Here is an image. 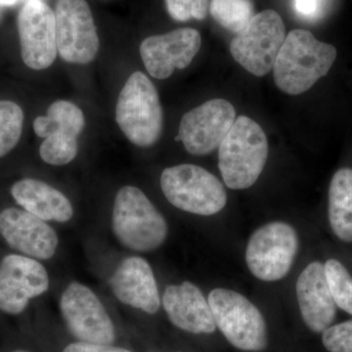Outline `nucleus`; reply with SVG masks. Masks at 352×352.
I'll return each instance as SVG.
<instances>
[{
  "label": "nucleus",
  "mask_w": 352,
  "mask_h": 352,
  "mask_svg": "<svg viewBox=\"0 0 352 352\" xmlns=\"http://www.w3.org/2000/svg\"><path fill=\"white\" fill-rule=\"evenodd\" d=\"M337 55L332 44L322 43L307 30H294L285 38L275 60L274 82L284 94H305L327 75Z\"/></svg>",
  "instance_id": "nucleus-1"
},
{
  "label": "nucleus",
  "mask_w": 352,
  "mask_h": 352,
  "mask_svg": "<svg viewBox=\"0 0 352 352\" xmlns=\"http://www.w3.org/2000/svg\"><path fill=\"white\" fill-rule=\"evenodd\" d=\"M268 159V141L258 122L247 116L236 118L219 148V168L231 190L251 188Z\"/></svg>",
  "instance_id": "nucleus-2"
},
{
  "label": "nucleus",
  "mask_w": 352,
  "mask_h": 352,
  "mask_svg": "<svg viewBox=\"0 0 352 352\" xmlns=\"http://www.w3.org/2000/svg\"><path fill=\"white\" fill-rule=\"evenodd\" d=\"M112 228L120 244L131 251L160 249L168 235L166 219L138 187L124 186L113 201Z\"/></svg>",
  "instance_id": "nucleus-3"
},
{
  "label": "nucleus",
  "mask_w": 352,
  "mask_h": 352,
  "mask_svg": "<svg viewBox=\"0 0 352 352\" xmlns=\"http://www.w3.org/2000/svg\"><path fill=\"white\" fill-rule=\"evenodd\" d=\"M300 248V234L293 224L271 220L250 235L245 249V266L258 281H281L291 272Z\"/></svg>",
  "instance_id": "nucleus-4"
},
{
  "label": "nucleus",
  "mask_w": 352,
  "mask_h": 352,
  "mask_svg": "<svg viewBox=\"0 0 352 352\" xmlns=\"http://www.w3.org/2000/svg\"><path fill=\"white\" fill-rule=\"evenodd\" d=\"M208 300L217 329L231 346L248 352H261L267 347V324L249 298L235 289L219 287L208 293Z\"/></svg>",
  "instance_id": "nucleus-5"
},
{
  "label": "nucleus",
  "mask_w": 352,
  "mask_h": 352,
  "mask_svg": "<svg viewBox=\"0 0 352 352\" xmlns=\"http://www.w3.org/2000/svg\"><path fill=\"white\" fill-rule=\"evenodd\" d=\"M116 120L126 138L139 147H151L161 138L163 109L156 87L142 72L132 74L122 87Z\"/></svg>",
  "instance_id": "nucleus-6"
},
{
  "label": "nucleus",
  "mask_w": 352,
  "mask_h": 352,
  "mask_svg": "<svg viewBox=\"0 0 352 352\" xmlns=\"http://www.w3.org/2000/svg\"><path fill=\"white\" fill-rule=\"evenodd\" d=\"M161 188L173 207L200 217L220 214L228 201L223 183L196 164H177L164 168Z\"/></svg>",
  "instance_id": "nucleus-7"
},
{
  "label": "nucleus",
  "mask_w": 352,
  "mask_h": 352,
  "mask_svg": "<svg viewBox=\"0 0 352 352\" xmlns=\"http://www.w3.org/2000/svg\"><path fill=\"white\" fill-rule=\"evenodd\" d=\"M286 38L281 16L274 10L256 14L230 44L231 55L249 73L263 76L270 73Z\"/></svg>",
  "instance_id": "nucleus-8"
},
{
  "label": "nucleus",
  "mask_w": 352,
  "mask_h": 352,
  "mask_svg": "<svg viewBox=\"0 0 352 352\" xmlns=\"http://www.w3.org/2000/svg\"><path fill=\"white\" fill-rule=\"evenodd\" d=\"M85 126V115L72 102L59 100L51 104L46 116L36 118L34 131L44 138L39 155L46 164L65 166L78 155V138Z\"/></svg>",
  "instance_id": "nucleus-9"
},
{
  "label": "nucleus",
  "mask_w": 352,
  "mask_h": 352,
  "mask_svg": "<svg viewBox=\"0 0 352 352\" xmlns=\"http://www.w3.org/2000/svg\"><path fill=\"white\" fill-rule=\"evenodd\" d=\"M60 311L69 333L78 342L112 344L115 326L98 296L92 289L72 282L60 298Z\"/></svg>",
  "instance_id": "nucleus-10"
},
{
  "label": "nucleus",
  "mask_w": 352,
  "mask_h": 352,
  "mask_svg": "<svg viewBox=\"0 0 352 352\" xmlns=\"http://www.w3.org/2000/svg\"><path fill=\"white\" fill-rule=\"evenodd\" d=\"M57 50L65 61L85 65L98 53V34L85 0H57L55 8Z\"/></svg>",
  "instance_id": "nucleus-11"
},
{
  "label": "nucleus",
  "mask_w": 352,
  "mask_h": 352,
  "mask_svg": "<svg viewBox=\"0 0 352 352\" xmlns=\"http://www.w3.org/2000/svg\"><path fill=\"white\" fill-rule=\"evenodd\" d=\"M236 120L230 102L212 99L183 116L176 141H182L186 151L205 156L219 149Z\"/></svg>",
  "instance_id": "nucleus-12"
},
{
  "label": "nucleus",
  "mask_w": 352,
  "mask_h": 352,
  "mask_svg": "<svg viewBox=\"0 0 352 352\" xmlns=\"http://www.w3.org/2000/svg\"><path fill=\"white\" fill-rule=\"evenodd\" d=\"M50 288L47 271L36 259L8 254L0 261V310L18 315Z\"/></svg>",
  "instance_id": "nucleus-13"
},
{
  "label": "nucleus",
  "mask_w": 352,
  "mask_h": 352,
  "mask_svg": "<svg viewBox=\"0 0 352 352\" xmlns=\"http://www.w3.org/2000/svg\"><path fill=\"white\" fill-rule=\"evenodd\" d=\"M23 61L32 69L50 68L57 56L55 14L41 0H29L17 20Z\"/></svg>",
  "instance_id": "nucleus-14"
},
{
  "label": "nucleus",
  "mask_w": 352,
  "mask_h": 352,
  "mask_svg": "<svg viewBox=\"0 0 352 352\" xmlns=\"http://www.w3.org/2000/svg\"><path fill=\"white\" fill-rule=\"evenodd\" d=\"M201 45L200 32L191 28H183L144 39L140 45V55L153 78L166 80L176 69L187 68Z\"/></svg>",
  "instance_id": "nucleus-15"
},
{
  "label": "nucleus",
  "mask_w": 352,
  "mask_h": 352,
  "mask_svg": "<svg viewBox=\"0 0 352 352\" xmlns=\"http://www.w3.org/2000/svg\"><path fill=\"white\" fill-rule=\"evenodd\" d=\"M0 234L15 251L41 261L54 256L59 244L52 227L24 208H8L0 212Z\"/></svg>",
  "instance_id": "nucleus-16"
},
{
  "label": "nucleus",
  "mask_w": 352,
  "mask_h": 352,
  "mask_svg": "<svg viewBox=\"0 0 352 352\" xmlns=\"http://www.w3.org/2000/svg\"><path fill=\"white\" fill-rule=\"evenodd\" d=\"M296 296L305 325L315 333H322L335 323L338 307L333 302L324 263H308L296 278Z\"/></svg>",
  "instance_id": "nucleus-17"
},
{
  "label": "nucleus",
  "mask_w": 352,
  "mask_h": 352,
  "mask_svg": "<svg viewBox=\"0 0 352 352\" xmlns=\"http://www.w3.org/2000/svg\"><path fill=\"white\" fill-rule=\"evenodd\" d=\"M162 305L170 323L184 332L210 335L217 331L208 296L192 282L166 286Z\"/></svg>",
  "instance_id": "nucleus-18"
},
{
  "label": "nucleus",
  "mask_w": 352,
  "mask_h": 352,
  "mask_svg": "<svg viewBox=\"0 0 352 352\" xmlns=\"http://www.w3.org/2000/svg\"><path fill=\"white\" fill-rule=\"evenodd\" d=\"M110 287L120 302L145 314H156L162 307L154 271L140 256L124 259L111 277Z\"/></svg>",
  "instance_id": "nucleus-19"
},
{
  "label": "nucleus",
  "mask_w": 352,
  "mask_h": 352,
  "mask_svg": "<svg viewBox=\"0 0 352 352\" xmlns=\"http://www.w3.org/2000/svg\"><path fill=\"white\" fill-rule=\"evenodd\" d=\"M11 194L21 207L44 221L65 223L73 217L74 208L69 199L41 180H20L13 185Z\"/></svg>",
  "instance_id": "nucleus-20"
},
{
  "label": "nucleus",
  "mask_w": 352,
  "mask_h": 352,
  "mask_svg": "<svg viewBox=\"0 0 352 352\" xmlns=\"http://www.w3.org/2000/svg\"><path fill=\"white\" fill-rule=\"evenodd\" d=\"M328 222L338 240L352 244V168H340L328 190Z\"/></svg>",
  "instance_id": "nucleus-21"
},
{
  "label": "nucleus",
  "mask_w": 352,
  "mask_h": 352,
  "mask_svg": "<svg viewBox=\"0 0 352 352\" xmlns=\"http://www.w3.org/2000/svg\"><path fill=\"white\" fill-rule=\"evenodd\" d=\"M210 12L217 24L236 34L254 17V6L252 0H212Z\"/></svg>",
  "instance_id": "nucleus-22"
},
{
  "label": "nucleus",
  "mask_w": 352,
  "mask_h": 352,
  "mask_svg": "<svg viewBox=\"0 0 352 352\" xmlns=\"http://www.w3.org/2000/svg\"><path fill=\"white\" fill-rule=\"evenodd\" d=\"M326 279L336 305L352 316V275L340 259L328 258L324 263Z\"/></svg>",
  "instance_id": "nucleus-23"
},
{
  "label": "nucleus",
  "mask_w": 352,
  "mask_h": 352,
  "mask_svg": "<svg viewBox=\"0 0 352 352\" xmlns=\"http://www.w3.org/2000/svg\"><path fill=\"white\" fill-rule=\"evenodd\" d=\"M24 113L12 101H0V157L12 151L22 135Z\"/></svg>",
  "instance_id": "nucleus-24"
},
{
  "label": "nucleus",
  "mask_w": 352,
  "mask_h": 352,
  "mask_svg": "<svg viewBox=\"0 0 352 352\" xmlns=\"http://www.w3.org/2000/svg\"><path fill=\"white\" fill-rule=\"evenodd\" d=\"M321 340L329 352H352V319L333 323L321 333Z\"/></svg>",
  "instance_id": "nucleus-25"
},
{
  "label": "nucleus",
  "mask_w": 352,
  "mask_h": 352,
  "mask_svg": "<svg viewBox=\"0 0 352 352\" xmlns=\"http://www.w3.org/2000/svg\"><path fill=\"white\" fill-rule=\"evenodd\" d=\"M171 18L179 22L204 20L208 15L210 0H164Z\"/></svg>",
  "instance_id": "nucleus-26"
},
{
  "label": "nucleus",
  "mask_w": 352,
  "mask_h": 352,
  "mask_svg": "<svg viewBox=\"0 0 352 352\" xmlns=\"http://www.w3.org/2000/svg\"><path fill=\"white\" fill-rule=\"evenodd\" d=\"M63 352H132L122 347L113 346L111 344H94L87 342H74L65 347Z\"/></svg>",
  "instance_id": "nucleus-27"
},
{
  "label": "nucleus",
  "mask_w": 352,
  "mask_h": 352,
  "mask_svg": "<svg viewBox=\"0 0 352 352\" xmlns=\"http://www.w3.org/2000/svg\"><path fill=\"white\" fill-rule=\"evenodd\" d=\"M318 6V0H296V8L302 15H312Z\"/></svg>",
  "instance_id": "nucleus-28"
},
{
  "label": "nucleus",
  "mask_w": 352,
  "mask_h": 352,
  "mask_svg": "<svg viewBox=\"0 0 352 352\" xmlns=\"http://www.w3.org/2000/svg\"><path fill=\"white\" fill-rule=\"evenodd\" d=\"M18 0H0V19H1L2 14L6 7L12 6Z\"/></svg>",
  "instance_id": "nucleus-29"
},
{
  "label": "nucleus",
  "mask_w": 352,
  "mask_h": 352,
  "mask_svg": "<svg viewBox=\"0 0 352 352\" xmlns=\"http://www.w3.org/2000/svg\"><path fill=\"white\" fill-rule=\"evenodd\" d=\"M12 352H30V351H23V349H19V351H12Z\"/></svg>",
  "instance_id": "nucleus-30"
},
{
  "label": "nucleus",
  "mask_w": 352,
  "mask_h": 352,
  "mask_svg": "<svg viewBox=\"0 0 352 352\" xmlns=\"http://www.w3.org/2000/svg\"><path fill=\"white\" fill-rule=\"evenodd\" d=\"M178 352H180V351H178Z\"/></svg>",
  "instance_id": "nucleus-31"
}]
</instances>
